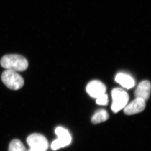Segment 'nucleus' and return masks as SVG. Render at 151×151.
I'll return each mask as SVG.
<instances>
[{"label": "nucleus", "instance_id": "5", "mask_svg": "<svg viewBox=\"0 0 151 151\" xmlns=\"http://www.w3.org/2000/svg\"><path fill=\"white\" fill-rule=\"evenodd\" d=\"M27 142L30 148L46 151L49 147V143L47 138L41 134H32L28 137Z\"/></svg>", "mask_w": 151, "mask_h": 151}, {"label": "nucleus", "instance_id": "11", "mask_svg": "<svg viewBox=\"0 0 151 151\" xmlns=\"http://www.w3.org/2000/svg\"><path fill=\"white\" fill-rule=\"evenodd\" d=\"M9 151H27L21 141L18 139H14L10 143Z\"/></svg>", "mask_w": 151, "mask_h": 151}, {"label": "nucleus", "instance_id": "2", "mask_svg": "<svg viewBox=\"0 0 151 151\" xmlns=\"http://www.w3.org/2000/svg\"><path fill=\"white\" fill-rule=\"evenodd\" d=\"M1 81L9 88L12 90L20 89L23 86L24 81L17 72L6 70L1 75Z\"/></svg>", "mask_w": 151, "mask_h": 151}, {"label": "nucleus", "instance_id": "10", "mask_svg": "<svg viewBox=\"0 0 151 151\" xmlns=\"http://www.w3.org/2000/svg\"><path fill=\"white\" fill-rule=\"evenodd\" d=\"M109 115L105 109H101L97 111L91 118V121L93 124L100 123L108 120Z\"/></svg>", "mask_w": 151, "mask_h": 151}, {"label": "nucleus", "instance_id": "6", "mask_svg": "<svg viewBox=\"0 0 151 151\" xmlns=\"http://www.w3.org/2000/svg\"><path fill=\"white\" fill-rule=\"evenodd\" d=\"M86 90L91 97L97 98L99 96L106 93V86L101 81L94 80L88 83Z\"/></svg>", "mask_w": 151, "mask_h": 151}, {"label": "nucleus", "instance_id": "4", "mask_svg": "<svg viewBox=\"0 0 151 151\" xmlns=\"http://www.w3.org/2000/svg\"><path fill=\"white\" fill-rule=\"evenodd\" d=\"M58 136L57 139L51 144V148L54 151L69 145L72 141V137L67 129L63 127H58L55 130Z\"/></svg>", "mask_w": 151, "mask_h": 151}, {"label": "nucleus", "instance_id": "3", "mask_svg": "<svg viewBox=\"0 0 151 151\" xmlns=\"http://www.w3.org/2000/svg\"><path fill=\"white\" fill-rule=\"evenodd\" d=\"M111 109L114 113H117L123 109L129 100V96L127 92L120 88L113 89L111 91Z\"/></svg>", "mask_w": 151, "mask_h": 151}, {"label": "nucleus", "instance_id": "12", "mask_svg": "<svg viewBox=\"0 0 151 151\" xmlns=\"http://www.w3.org/2000/svg\"><path fill=\"white\" fill-rule=\"evenodd\" d=\"M96 99V103L98 105L106 106L109 103V97L106 93L101 95Z\"/></svg>", "mask_w": 151, "mask_h": 151}, {"label": "nucleus", "instance_id": "8", "mask_svg": "<svg viewBox=\"0 0 151 151\" xmlns=\"http://www.w3.org/2000/svg\"><path fill=\"white\" fill-rule=\"evenodd\" d=\"M151 92V83L148 81H143L140 83L135 91V98H139L146 101L150 97Z\"/></svg>", "mask_w": 151, "mask_h": 151}, {"label": "nucleus", "instance_id": "1", "mask_svg": "<svg viewBox=\"0 0 151 151\" xmlns=\"http://www.w3.org/2000/svg\"><path fill=\"white\" fill-rule=\"evenodd\" d=\"M1 65L6 70L22 72L28 68V62L22 55L10 54L2 57L0 61Z\"/></svg>", "mask_w": 151, "mask_h": 151}, {"label": "nucleus", "instance_id": "13", "mask_svg": "<svg viewBox=\"0 0 151 151\" xmlns=\"http://www.w3.org/2000/svg\"><path fill=\"white\" fill-rule=\"evenodd\" d=\"M29 151H43L41 150H37V149H35L30 148Z\"/></svg>", "mask_w": 151, "mask_h": 151}, {"label": "nucleus", "instance_id": "7", "mask_svg": "<svg viewBox=\"0 0 151 151\" xmlns=\"http://www.w3.org/2000/svg\"><path fill=\"white\" fill-rule=\"evenodd\" d=\"M146 107V101L143 99L136 98L134 100L126 106L124 111L128 115L135 114L144 111Z\"/></svg>", "mask_w": 151, "mask_h": 151}, {"label": "nucleus", "instance_id": "9", "mask_svg": "<svg viewBox=\"0 0 151 151\" xmlns=\"http://www.w3.org/2000/svg\"><path fill=\"white\" fill-rule=\"evenodd\" d=\"M115 81L125 88H132L135 85L134 78L129 75L124 73H119L115 77Z\"/></svg>", "mask_w": 151, "mask_h": 151}]
</instances>
